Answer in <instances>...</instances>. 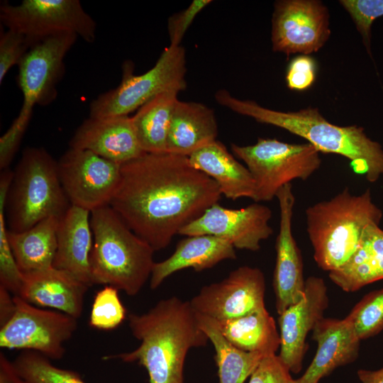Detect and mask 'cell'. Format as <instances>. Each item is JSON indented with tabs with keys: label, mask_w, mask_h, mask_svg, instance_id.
Masks as SVG:
<instances>
[{
	"label": "cell",
	"mask_w": 383,
	"mask_h": 383,
	"mask_svg": "<svg viewBox=\"0 0 383 383\" xmlns=\"http://www.w3.org/2000/svg\"><path fill=\"white\" fill-rule=\"evenodd\" d=\"M357 374L362 383H383V367L377 370H359Z\"/></svg>",
	"instance_id": "cell-42"
},
{
	"label": "cell",
	"mask_w": 383,
	"mask_h": 383,
	"mask_svg": "<svg viewBox=\"0 0 383 383\" xmlns=\"http://www.w3.org/2000/svg\"><path fill=\"white\" fill-rule=\"evenodd\" d=\"M211 2V0H194L187 9L169 18L167 28L170 45H181L182 40L195 17Z\"/></svg>",
	"instance_id": "cell-37"
},
{
	"label": "cell",
	"mask_w": 383,
	"mask_h": 383,
	"mask_svg": "<svg viewBox=\"0 0 383 383\" xmlns=\"http://www.w3.org/2000/svg\"><path fill=\"white\" fill-rule=\"evenodd\" d=\"M0 20L8 29L23 34L30 48L59 34L72 33L87 43L96 38V24L78 0H23L4 3Z\"/></svg>",
	"instance_id": "cell-9"
},
{
	"label": "cell",
	"mask_w": 383,
	"mask_h": 383,
	"mask_svg": "<svg viewBox=\"0 0 383 383\" xmlns=\"http://www.w3.org/2000/svg\"><path fill=\"white\" fill-rule=\"evenodd\" d=\"M190 165L211 178L221 194L236 200L255 195V181L246 166L240 163L219 140L188 156Z\"/></svg>",
	"instance_id": "cell-23"
},
{
	"label": "cell",
	"mask_w": 383,
	"mask_h": 383,
	"mask_svg": "<svg viewBox=\"0 0 383 383\" xmlns=\"http://www.w3.org/2000/svg\"><path fill=\"white\" fill-rule=\"evenodd\" d=\"M345 318L360 340L380 333L383 330V288L364 296Z\"/></svg>",
	"instance_id": "cell-31"
},
{
	"label": "cell",
	"mask_w": 383,
	"mask_h": 383,
	"mask_svg": "<svg viewBox=\"0 0 383 383\" xmlns=\"http://www.w3.org/2000/svg\"><path fill=\"white\" fill-rule=\"evenodd\" d=\"M10 292L0 286V325L6 323L13 316L15 311L13 296Z\"/></svg>",
	"instance_id": "cell-41"
},
{
	"label": "cell",
	"mask_w": 383,
	"mask_h": 383,
	"mask_svg": "<svg viewBox=\"0 0 383 383\" xmlns=\"http://www.w3.org/2000/svg\"><path fill=\"white\" fill-rule=\"evenodd\" d=\"M329 277L347 292L383 279V230L379 225L366 228L354 254L342 267L330 272Z\"/></svg>",
	"instance_id": "cell-25"
},
{
	"label": "cell",
	"mask_w": 383,
	"mask_h": 383,
	"mask_svg": "<svg viewBox=\"0 0 383 383\" xmlns=\"http://www.w3.org/2000/svg\"><path fill=\"white\" fill-rule=\"evenodd\" d=\"M217 135L213 109L201 103L178 100L169 128L167 152L188 157L216 140Z\"/></svg>",
	"instance_id": "cell-24"
},
{
	"label": "cell",
	"mask_w": 383,
	"mask_h": 383,
	"mask_svg": "<svg viewBox=\"0 0 383 383\" xmlns=\"http://www.w3.org/2000/svg\"><path fill=\"white\" fill-rule=\"evenodd\" d=\"M126 310L118 296V289L106 285L98 291L91 306L89 325L99 330H112L126 318Z\"/></svg>",
	"instance_id": "cell-33"
},
{
	"label": "cell",
	"mask_w": 383,
	"mask_h": 383,
	"mask_svg": "<svg viewBox=\"0 0 383 383\" xmlns=\"http://www.w3.org/2000/svg\"><path fill=\"white\" fill-rule=\"evenodd\" d=\"M128 319L140 345L104 360L137 362L147 370L149 383H183L189 350L205 346L209 340L189 301L177 296L161 299L144 313H129Z\"/></svg>",
	"instance_id": "cell-2"
},
{
	"label": "cell",
	"mask_w": 383,
	"mask_h": 383,
	"mask_svg": "<svg viewBox=\"0 0 383 383\" xmlns=\"http://www.w3.org/2000/svg\"><path fill=\"white\" fill-rule=\"evenodd\" d=\"M0 383H28L16 372L13 362L0 353Z\"/></svg>",
	"instance_id": "cell-40"
},
{
	"label": "cell",
	"mask_w": 383,
	"mask_h": 383,
	"mask_svg": "<svg viewBox=\"0 0 383 383\" xmlns=\"http://www.w3.org/2000/svg\"><path fill=\"white\" fill-rule=\"evenodd\" d=\"M249 383H296L290 370L276 354L265 357L250 375Z\"/></svg>",
	"instance_id": "cell-36"
},
{
	"label": "cell",
	"mask_w": 383,
	"mask_h": 383,
	"mask_svg": "<svg viewBox=\"0 0 383 383\" xmlns=\"http://www.w3.org/2000/svg\"><path fill=\"white\" fill-rule=\"evenodd\" d=\"M121 165L89 150L70 148L57 161L71 205L92 211L109 205L121 180Z\"/></svg>",
	"instance_id": "cell-11"
},
{
	"label": "cell",
	"mask_w": 383,
	"mask_h": 383,
	"mask_svg": "<svg viewBox=\"0 0 383 383\" xmlns=\"http://www.w3.org/2000/svg\"><path fill=\"white\" fill-rule=\"evenodd\" d=\"M196 315L201 328L215 349L219 383H243L268 355L235 348L223 336L211 318L197 313Z\"/></svg>",
	"instance_id": "cell-29"
},
{
	"label": "cell",
	"mask_w": 383,
	"mask_h": 383,
	"mask_svg": "<svg viewBox=\"0 0 383 383\" xmlns=\"http://www.w3.org/2000/svg\"><path fill=\"white\" fill-rule=\"evenodd\" d=\"M77 38L72 33L59 34L26 52L18 65V84L23 96L18 116L30 120L35 104L47 105L55 99L56 85L65 72L64 58Z\"/></svg>",
	"instance_id": "cell-13"
},
{
	"label": "cell",
	"mask_w": 383,
	"mask_h": 383,
	"mask_svg": "<svg viewBox=\"0 0 383 383\" xmlns=\"http://www.w3.org/2000/svg\"><path fill=\"white\" fill-rule=\"evenodd\" d=\"M70 148L89 150L119 165L145 153L129 116L89 117L76 130Z\"/></svg>",
	"instance_id": "cell-18"
},
{
	"label": "cell",
	"mask_w": 383,
	"mask_h": 383,
	"mask_svg": "<svg viewBox=\"0 0 383 383\" xmlns=\"http://www.w3.org/2000/svg\"><path fill=\"white\" fill-rule=\"evenodd\" d=\"M179 92H162L140 107L132 121L141 149L148 153L167 152V140Z\"/></svg>",
	"instance_id": "cell-28"
},
{
	"label": "cell",
	"mask_w": 383,
	"mask_h": 383,
	"mask_svg": "<svg viewBox=\"0 0 383 383\" xmlns=\"http://www.w3.org/2000/svg\"><path fill=\"white\" fill-rule=\"evenodd\" d=\"M13 364L28 383H86L77 372L52 365L49 358L38 352L23 351Z\"/></svg>",
	"instance_id": "cell-30"
},
{
	"label": "cell",
	"mask_w": 383,
	"mask_h": 383,
	"mask_svg": "<svg viewBox=\"0 0 383 383\" xmlns=\"http://www.w3.org/2000/svg\"><path fill=\"white\" fill-rule=\"evenodd\" d=\"M213 321L223 336L241 350L270 355L280 347L275 321L266 307L236 318Z\"/></svg>",
	"instance_id": "cell-27"
},
{
	"label": "cell",
	"mask_w": 383,
	"mask_h": 383,
	"mask_svg": "<svg viewBox=\"0 0 383 383\" xmlns=\"http://www.w3.org/2000/svg\"><path fill=\"white\" fill-rule=\"evenodd\" d=\"M186 72V52L181 45L167 47L155 65L142 74H133L131 65L125 64L121 83L91 101L89 117L129 116L162 92H180L187 87Z\"/></svg>",
	"instance_id": "cell-8"
},
{
	"label": "cell",
	"mask_w": 383,
	"mask_h": 383,
	"mask_svg": "<svg viewBox=\"0 0 383 383\" xmlns=\"http://www.w3.org/2000/svg\"><path fill=\"white\" fill-rule=\"evenodd\" d=\"M272 216L268 206L257 202L239 209H228L216 203L183 227L179 234L211 235L227 240L235 248L257 251L260 243L273 233L269 223Z\"/></svg>",
	"instance_id": "cell-15"
},
{
	"label": "cell",
	"mask_w": 383,
	"mask_h": 383,
	"mask_svg": "<svg viewBox=\"0 0 383 383\" xmlns=\"http://www.w3.org/2000/svg\"><path fill=\"white\" fill-rule=\"evenodd\" d=\"M235 249L229 242L216 236H186L177 243L174 252L168 258L155 262L150 287L156 289L168 277L183 269L192 267L201 272L223 260H235Z\"/></svg>",
	"instance_id": "cell-22"
},
{
	"label": "cell",
	"mask_w": 383,
	"mask_h": 383,
	"mask_svg": "<svg viewBox=\"0 0 383 383\" xmlns=\"http://www.w3.org/2000/svg\"><path fill=\"white\" fill-rule=\"evenodd\" d=\"M316 77L314 60L307 55H300L289 64L286 81L287 87L293 90H305L313 83Z\"/></svg>",
	"instance_id": "cell-38"
},
{
	"label": "cell",
	"mask_w": 383,
	"mask_h": 383,
	"mask_svg": "<svg viewBox=\"0 0 383 383\" xmlns=\"http://www.w3.org/2000/svg\"><path fill=\"white\" fill-rule=\"evenodd\" d=\"M70 206L59 178L57 161L43 148L25 149L6 196L8 230L25 231L48 217L62 216Z\"/></svg>",
	"instance_id": "cell-6"
},
{
	"label": "cell",
	"mask_w": 383,
	"mask_h": 383,
	"mask_svg": "<svg viewBox=\"0 0 383 383\" xmlns=\"http://www.w3.org/2000/svg\"><path fill=\"white\" fill-rule=\"evenodd\" d=\"M29 121L17 116L0 138V168H8L20 145Z\"/></svg>",
	"instance_id": "cell-39"
},
{
	"label": "cell",
	"mask_w": 383,
	"mask_h": 383,
	"mask_svg": "<svg viewBox=\"0 0 383 383\" xmlns=\"http://www.w3.org/2000/svg\"><path fill=\"white\" fill-rule=\"evenodd\" d=\"M312 331L317 350L310 365L296 383H318L335 369L354 362L358 356L360 340L346 318L323 317Z\"/></svg>",
	"instance_id": "cell-19"
},
{
	"label": "cell",
	"mask_w": 383,
	"mask_h": 383,
	"mask_svg": "<svg viewBox=\"0 0 383 383\" xmlns=\"http://www.w3.org/2000/svg\"><path fill=\"white\" fill-rule=\"evenodd\" d=\"M280 220L276 238V262L273 275L275 306L279 315L304 298L305 281L301 254L292 234V221L295 196L292 184L277 192Z\"/></svg>",
	"instance_id": "cell-17"
},
{
	"label": "cell",
	"mask_w": 383,
	"mask_h": 383,
	"mask_svg": "<svg viewBox=\"0 0 383 383\" xmlns=\"http://www.w3.org/2000/svg\"><path fill=\"white\" fill-rule=\"evenodd\" d=\"M217 184L193 167L187 156L145 152L121 165V180L109 204L155 251L221 198Z\"/></svg>",
	"instance_id": "cell-1"
},
{
	"label": "cell",
	"mask_w": 383,
	"mask_h": 383,
	"mask_svg": "<svg viewBox=\"0 0 383 383\" xmlns=\"http://www.w3.org/2000/svg\"><path fill=\"white\" fill-rule=\"evenodd\" d=\"M91 212L71 205L60 218L57 250L52 267L68 272L88 285H93L91 255L93 233Z\"/></svg>",
	"instance_id": "cell-21"
},
{
	"label": "cell",
	"mask_w": 383,
	"mask_h": 383,
	"mask_svg": "<svg viewBox=\"0 0 383 383\" xmlns=\"http://www.w3.org/2000/svg\"><path fill=\"white\" fill-rule=\"evenodd\" d=\"M261 270L240 266L223 280L203 287L190 301L193 309L216 321L236 318L265 307Z\"/></svg>",
	"instance_id": "cell-14"
},
{
	"label": "cell",
	"mask_w": 383,
	"mask_h": 383,
	"mask_svg": "<svg viewBox=\"0 0 383 383\" xmlns=\"http://www.w3.org/2000/svg\"><path fill=\"white\" fill-rule=\"evenodd\" d=\"M60 218L48 217L23 232L15 233L8 230L10 246L23 274L52 267Z\"/></svg>",
	"instance_id": "cell-26"
},
{
	"label": "cell",
	"mask_w": 383,
	"mask_h": 383,
	"mask_svg": "<svg viewBox=\"0 0 383 383\" xmlns=\"http://www.w3.org/2000/svg\"><path fill=\"white\" fill-rule=\"evenodd\" d=\"M328 8L318 0H280L272 18V50L287 56L318 51L330 37Z\"/></svg>",
	"instance_id": "cell-12"
},
{
	"label": "cell",
	"mask_w": 383,
	"mask_h": 383,
	"mask_svg": "<svg viewBox=\"0 0 383 383\" xmlns=\"http://www.w3.org/2000/svg\"><path fill=\"white\" fill-rule=\"evenodd\" d=\"M221 106L262 123L274 126L300 136L320 152L334 153L348 159L356 174L370 182L383 175V148L370 138L362 127L340 126L328 121L317 108L280 111L265 108L250 100L233 96L220 89L215 94Z\"/></svg>",
	"instance_id": "cell-3"
},
{
	"label": "cell",
	"mask_w": 383,
	"mask_h": 383,
	"mask_svg": "<svg viewBox=\"0 0 383 383\" xmlns=\"http://www.w3.org/2000/svg\"><path fill=\"white\" fill-rule=\"evenodd\" d=\"M382 215L370 189L355 195L345 188L329 200L308 207L306 232L318 267L330 272L345 264L357 250L366 228L379 225Z\"/></svg>",
	"instance_id": "cell-4"
},
{
	"label": "cell",
	"mask_w": 383,
	"mask_h": 383,
	"mask_svg": "<svg viewBox=\"0 0 383 383\" xmlns=\"http://www.w3.org/2000/svg\"><path fill=\"white\" fill-rule=\"evenodd\" d=\"M9 188L6 182L0 184V286L17 295L23 274L17 265L8 239L5 206Z\"/></svg>",
	"instance_id": "cell-32"
},
{
	"label": "cell",
	"mask_w": 383,
	"mask_h": 383,
	"mask_svg": "<svg viewBox=\"0 0 383 383\" xmlns=\"http://www.w3.org/2000/svg\"><path fill=\"white\" fill-rule=\"evenodd\" d=\"M15 311L0 328V347L38 352L50 360H60L64 344L77 328V319L58 311L38 308L17 295Z\"/></svg>",
	"instance_id": "cell-10"
},
{
	"label": "cell",
	"mask_w": 383,
	"mask_h": 383,
	"mask_svg": "<svg viewBox=\"0 0 383 383\" xmlns=\"http://www.w3.org/2000/svg\"><path fill=\"white\" fill-rule=\"evenodd\" d=\"M89 287L72 274L53 267L24 273L17 296L27 302L48 307L79 318Z\"/></svg>",
	"instance_id": "cell-20"
},
{
	"label": "cell",
	"mask_w": 383,
	"mask_h": 383,
	"mask_svg": "<svg viewBox=\"0 0 383 383\" xmlns=\"http://www.w3.org/2000/svg\"><path fill=\"white\" fill-rule=\"evenodd\" d=\"M90 222L93 285H109L136 295L150 277L155 250L109 205L91 211Z\"/></svg>",
	"instance_id": "cell-5"
},
{
	"label": "cell",
	"mask_w": 383,
	"mask_h": 383,
	"mask_svg": "<svg viewBox=\"0 0 383 383\" xmlns=\"http://www.w3.org/2000/svg\"><path fill=\"white\" fill-rule=\"evenodd\" d=\"M339 3L350 14L370 52L371 27L374 20L383 16V0H340Z\"/></svg>",
	"instance_id": "cell-34"
},
{
	"label": "cell",
	"mask_w": 383,
	"mask_h": 383,
	"mask_svg": "<svg viewBox=\"0 0 383 383\" xmlns=\"http://www.w3.org/2000/svg\"><path fill=\"white\" fill-rule=\"evenodd\" d=\"M255 181V202L272 200L278 191L295 179L306 180L321 164L320 152L311 143L292 144L259 138L249 145L231 144Z\"/></svg>",
	"instance_id": "cell-7"
},
{
	"label": "cell",
	"mask_w": 383,
	"mask_h": 383,
	"mask_svg": "<svg viewBox=\"0 0 383 383\" xmlns=\"http://www.w3.org/2000/svg\"><path fill=\"white\" fill-rule=\"evenodd\" d=\"M30 48V45L23 34L11 29L1 31L0 84H2L9 70L19 64Z\"/></svg>",
	"instance_id": "cell-35"
},
{
	"label": "cell",
	"mask_w": 383,
	"mask_h": 383,
	"mask_svg": "<svg viewBox=\"0 0 383 383\" xmlns=\"http://www.w3.org/2000/svg\"><path fill=\"white\" fill-rule=\"evenodd\" d=\"M328 306L327 287L318 277L305 281L304 298L279 316L280 351L278 355L290 372L298 373L307 350L306 337L323 318Z\"/></svg>",
	"instance_id": "cell-16"
}]
</instances>
